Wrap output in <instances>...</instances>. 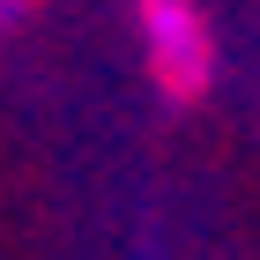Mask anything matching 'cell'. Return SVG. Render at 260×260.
Returning <instances> with one entry per match:
<instances>
[{"label": "cell", "instance_id": "cell-1", "mask_svg": "<svg viewBox=\"0 0 260 260\" xmlns=\"http://www.w3.org/2000/svg\"><path fill=\"white\" fill-rule=\"evenodd\" d=\"M141 45H149V82L164 97L193 112L216 82V38L193 0H141Z\"/></svg>", "mask_w": 260, "mask_h": 260}]
</instances>
